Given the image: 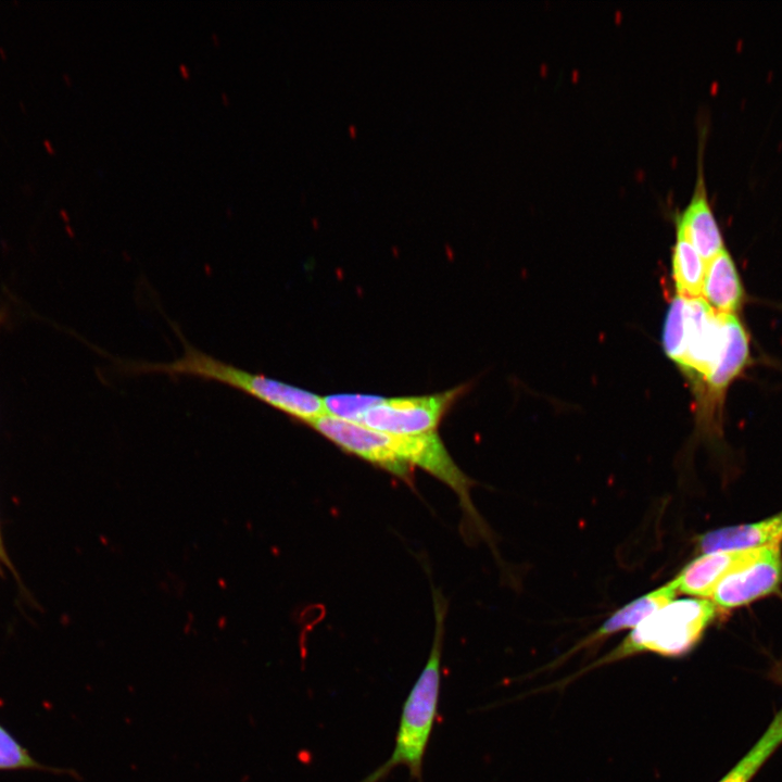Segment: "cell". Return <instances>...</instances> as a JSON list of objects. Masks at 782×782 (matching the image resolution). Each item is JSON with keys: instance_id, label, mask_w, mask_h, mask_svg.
<instances>
[{"instance_id": "obj_1", "label": "cell", "mask_w": 782, "mask_h": 782, "mask_svg": "<svg viewBox=\"0 0 782 782\" xmlns=\"http://www.w3.org/2000/svg\"><path fill=\"white\" fill-rule=\"evenodd\" d=\"M312 428L338 445L367 462L400 476L417 466L449 485L474 521L479 520L469 495L470 480L453 461L436 431L418 436H393L365 426L323 416Z\"/></svg>"}, {"instance_id": "obj_2", "label": "cell", "mask_w": 782, "mask_h": 782, "mask_svg": "<svg viewBox=\"0 0 782 782\" xmlns=\"http://www.w3.org/2000/svg\"><path fill=\"white\" fill-rule=\"evenodd\" d=\"M175 331L184 343L181 356L167 363L121 361V370L136 375L162 374L172 378L191 377L218 382L307 426L326 415L323 398L318 394L223 362L189 344L179 329L175 328Z\"/></svg>"}, {"instance_id": "obj_3", "label": "cell", "mask_w": 782, "mask_h": 782, "mask_svg": "<svg viewBox=\"0 0 782 782\" xmlns=\"http://www.w3.org/2000/svg\"><path fill=\"white\" fill-rule=\"evenodd\" d=\"M445 607L436 598V630L427 663L408 693L401 712L391 756L361 782H381L399 766L422 782V764L438 715Z\"/></svg>"}, {"instance_id": "obj_4", "label": "cell", "mask_w": 782, "mask_h": 782, "mask_svg": "<svg viewBox=\"0 0 782 782\" xmlns=\"http://www.w3.org/2000/svg\"><path fill=\"white\" fill-rule=\"evenodd\" d=\"M719 608L708 598L672 600L643 619L619 645L588 669L640 653L678 657L690 652L715 620Z\"/></svg>"}, {"instance_id": "obj_5", "label": "cell", "mask_w": 782, "mask_h": 782, "mask_svg": "<svg viewBox=\"0 0 782 782\" xmlns=\"http://www.w3.org/2000/svg\"><path fill=\"white\" fill-rule=\"evenodd\" d=\"M466 387L457 386L426 395L383 398L364 414L358 425L393 436H418L436 431Z\"/></svg>"}, {"instance_id": "obj_6", "label": "cell", "mask_w": 782, "mask_h": 782, "mask_svg": "<svg viewBox=\"0 0 782 782\" xmlns=\"http://www.w3.org/2000/svg\"><path fill=\"white\" fill-rule=\"evenodd\" d=\"M781 583L782 548L774 543L727 575L710 598L719 609H734L772 594Z\"/></svg>"}, {"instance_id": "obj_7", "label": "cell", "mask_w": 782, "mask_h": 782, "mask_svg": "<svg viewBox=\"0 0 782 782\" xmlns=\"http://www.w3.org/2000/svg\"><path fill=\"white\" fill-rule=\"evenodd\" d=\"M685 353L680 366L706 380L723 346V315L702 298L685 299Z\"/></svg>"}, {"instance_id": "obj_8", "label": "cell", "mask_w": 782, "mask_h": 782, "mask_svg": "<svg viewBox=\"0 0 782 782\" xmlns=\"http://www.w3.org/2000/svg\"><path fill=\"white\" fill-rule=\"evenodd\" d=\"M676 224L677 234L686 238L705 262L724 249L702 173H698L690 202L676 217Z\"/></svg>"}, {"instance_id": "obj_9", "label": "cell", "mask_w": 782, "mask_h": 782, "mask_svg": "<svg viewBox=\"0 0 782 782\" xmlns=\"http://www.w3.org/2000/svg\"><path fill=\"white\" fill-rule=\"evenodd\" d=\"M761 548L703 554L686 565L673 579L677 591L709 598L718 583L735 568L755 557Z\"/></svg>"}, {"instance_id": "obj_10", "label": "cell", "mask_w": 782, "mask_h": 782, "mask_svg": "<svg viewBox=\"0 0 782 782\" xmlns=\"http://www.w3.org/2000/svg\"><path fill=\"white\" fill-rule=\"evenodd\" d=\"M774 543H782V512L756 522L716 529L697 539L704 554L757 550Z\"/></svg>"}, {"instance_id": "obj_11", "label": "cell", "mask_w": 782, "mask_h": 782, "mask_svg": "<svg viewBox=\"0 0 782 782\" xmlns=\"http://www.w3.org/2000/svg\"><path fill=\"white\" fill-rule=\"evenodd\" d=\"M706 263L705 301L719 314L734 315L742 304L743 289L731 256L722 249Z\"/></svg>"}, {"instance_id": "obj_12", "label": "cell", "mask_w": 782, "mask_h": 782, "mask_svg": "<svg viewBox=\"0 0 782 782\" xmlns=\"http://www.w3.org/2000/svg\"><path fill=\"white\" fill-rule=\"evenodd\" d=\"M676 592L677 588L672 580L669 583L652 592H648L647 594L642 595L636 600H633L632 602L616 610L607 620L602 623L598 629H596L581 643H579L573 648V651H578L579 648L594 644L603 638H606L623 629H633L643 619H645L651 614L672 601Z\"/></svg>"}, {"instance_id": "obj_13", "label": "cell", "mask_w": 782, "mask_h": 782, "mask_svg": "<svg viewBox=\"0 0 782 782\" xmlns=\"http://www.w3.org/2000/svg\"><path fill=\"white\" fill-rule=\"evenodd\" d=\"M723 315L724 341L718 362L705 380L710 391L720 393L742 371L748 358V340L745 330L731 314Z\"/></svg>"}, {"instance_id": "obj_14", "label": "cell", "mask_w": 782, "mask_h": 782, "mask_svg": "<svg viewBox=\"0 0 782 782\" xmlns=\"http://www.w3.org/2000/svg\"><path fill=\"white\" fill-rule=\"evenodd\" d=\"M781 745L782 707L757 742L718 782H749Z\"/></svg>"}, {"instance_id": "obj_15", "label": "cell", "mask_w": 782, "mask_h": 782, "mask_svg": "<svg viewBox=\"0 0 782 782\" xmlns=\"http://www.w3.org/2000/svg\"><path fill=\"white\" fill-rule=\"evenodd\" d=\"M673 279L679 295L697 299L703 294L705 261L683 236L677 234L672 254Z\"/></svg>"}, {"instance_id": "obj_16", "label": "cell", "mask_w": 782, "mask_h": 782, "mask_svg": "<svg viewBox=\"0 0 782 782\" xmlns=\"http://www.w3.org/2000/svg\"><path fill=\"white\" fill-rule=\"evenodd\" d=\"M382 396L361 393H339L323 398L326 415L360 424L364 414L382 401Z\"/></svg>"}, {"instance_id": "obj_17", "label": "cell", "mask_w": 782, "mask_h": 782, "mask_svg": "<svg viewBox=\"0 0 782 782\" xmlns=\"http://www.w3.org/2000/svg\"><path fill=\"white\" fill-rule=\"evenodd\" d=\"M685 299L678 295L672 300L666 316L663 344L667 355L679 365L685 353Z\"/></svg>"}, {"instance_id": "obj_18", "label": "cell", "mask_w": 782, "mask_h": 782, "mask_svg": "<svg viewBox=\"0 0 782 782\" xmlns=\"http://www.w3.org/2000/svg\"><path fill=\"white\" fill-rule=\"evenodd\" d=\"M14 769H42V766L0 724V770Z\"/></svg>"}, {"instance_id": "obj_19", "label": "cell", "mask_w": 782, "mask_h": 782, "mask_svg": "<svg viewBox=\"0 0 782 782\" xmlns=\"http://www.w3.org/2000/svg\"><path fill=\"white\" fill-rule=\"evenodd\" d=\"M10 565L8 555L4 550V545L2 542L1 531H0V571L3 567H8Z\"/></svg>"}, {"instance_id": "obj_20", "label": "cell", "mask_w": 782, "mask_h": 782, "mask_svg": "<svg viewBox=\"0 0 782 782\" xmlns=\"http://www.w3.org/2000/svg\"><path fill=\"white\" fill-rule=\"evenodd\" d=\"M178 67L185 78H188L190 76V72L184 63H180Z\"/></svg>"}, {"instance_id": "obj_21", "label": "cell", "mask_w": 782, "mask_h": 782, "mask_svg": "<svg viewBox=\"0 0 782 782\" xmlns=\"http://www.w3.org/2000/svg\"><path fill=\"white\" fill-rule=\"evenodd\" d=\"M222 99L224 100V102H225L226 104H229V98H228L227 93L223 92V93H222Z\"/></svg>"}, {"instance_id": "obj_22", "label": "cell", "mask_w": 782, "mask_h": 782, "mask_svg": "<svg viewBox=\"0 0 782 782\" xmlns=\"http://www.w3.org/2000/svg\"><path fill=\"white\" fill-rule=\"evenodd\" d=\"M212 38H213V40H214V42H215L216 45L219 43V37H218V35L213 34V35H212Z\"/></svg>"}]
</instances>
